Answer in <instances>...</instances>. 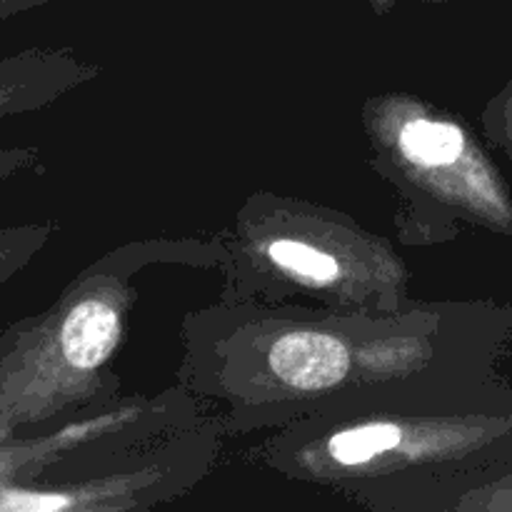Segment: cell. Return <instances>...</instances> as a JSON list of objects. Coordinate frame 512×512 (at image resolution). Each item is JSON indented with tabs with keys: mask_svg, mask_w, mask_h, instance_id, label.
Listing matches in <instances>:
<instances>
[{
	"mask_svg": "<svg viewBox=\"0 0 512 512\" xmlns=\"http://www.w3.org/2000/svg\"><path fill=\"white\" fill-rule=\"evenodd\" d=\"M20 0H0V18H3L5 13H10L13 8H18Z\"/></svg>",
	"mask_w": 512,
	"mask_h": 512,
	"instance_id": "9",
	"label": "cell"
},
{
	"mask_svg": "<svg viewBox=\"0 0 512 512\" xmlns=\"http://www.w3.org/2000/svg\"><path fill=\"white\" fill-rule=\"evenodd\" d=\"M33 73L38 70L25 65L23 58L0 60V115L18 110L25 95H33V85H30Z\"/></svg>",
	"mask_w": 512,
	"mask_h": 512,
	"instance_id": "6",
	"label": "cell"
},
{
	"mask_svg": "<svg viewBox=\"0 0 512 512\" xmlns=\"http://www.w3.org/2000/svg\"><path fill=\"white\" fill-rule=\"evenodd\" d=\"M120 323L113 305L85 298L63 315L55 333L58 355L73 370H95L108 360L118 343Z\"/></svg>",
	"mask_w": 512,
	"mask_h": 512,
	"instance_id": "2",
	"label": "cell"
},
{
	"mask_svg": "<svg viewBox=\"0 0 512 512\" xmlns=\"http://www.w3.org/2000/svg\"><path fill=\"white\" fill-rule=\"evenodd\" d=\"M400 430L395 425H363L345 430L330 440V455L340 465H363L375 455L398 448Z\"/></svg>",
	"mask_w": 512,
	"mask_h": 512,
	"instance_id": "4",
	"label": "cell"
},
{
	"mask_svg": "<svg viewBox=\"0 0 512 512\" xmlns=\"http://www.w3.org/2000/svg\"><path fill=\"white\" fill-rule=\"evenodd\" d=\"M270 368L298 390H325L338 385L350 368V355L338 338L325 333L283 335L270 350Z\"/></svg>",
	"mask_w": 512,
	"mask_h": 512,
	"instance_id": "1",
	"label": "cell"
},
{
	"mask_svg": "<svg viewBox=\"0 0 512 512\" xmlns=\"http://www.w3.org/2000/svg\"><path fill=\"white\" fill-rule=\"evenodd\" d=\"M20 168V153L15 150H0V180L8 178L10 173Z\"/></svg>",
	"mask_w": 512,
	"mask_h": 512,
	"instance_id": "8",
	"label": "cell"
},
{
	"mask_svg": "<svg viewBox=\"0 0 512 512\" xmlns=\"http://www.w3.org/2000/svg\"><path fill=\"white\" fill-rule=\"evenodd\" d=\"M400 148L413 163L443 168L458 163L465 148V135L450 123L413 120L400 130Z\"/></svg>",
	"mask_w": 512,
	"mask_h": 512,
	"instance_id": "3",
	"label": "cell"
},
{
	"mask_svg": "<svg viewBox=\"0 0 512 512\" xmlns=\"http://www.w3.org/2000/svg\"><path fill=\"white\" fill-rule=\"evenodd\" d=\"M23 255V235L20 233H0V280L13 270Z\"/></svg>",
	"mask_w": 512,
	"mask_h": 512,
	"instance_id": "7",
	"label": "cell"
},
{
	"mask_svg": "<svg viewBox=\"0 0 512 512\" xmlns=\"http://www.w3.org/2000/svg\"><path fill=\"white\" fill-rule=\"evenodd\" d=\"M268 255L280 268L290 270V273L300 275V278L313 280L318 285L333 283L340 273L338 260L330 258L328 253L310 248V245L298 243V240H278V243L270 245Z\"/></svg>",
	"mask_w": 512,
	"mask_h": 512,
	"instance_id": "5",
	"label": "cell"
}]
</instances>
